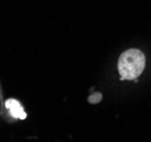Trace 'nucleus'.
I'll list each match as a JSON object with an SVG mask.
<instances>
[{
	"instance_id": "7ed1b4c3",
	"label": "nucleus",
	"mask_w": 151,
	"mask_h": 142,
	"mask_svg": "<svg viewBox=\"0 0 151 142\" xmlns=\"http://www.w3.org/2000/svg\"><path fill=\"white\" fill-rule=\"evenodd\" d=\"M101 93H94V94H92L90 98H89V101L92 102V104H97L98 101L101 100Z\"/></svg>"
},
{
	"instance_id": "f257e3e1",
	"label": "nucleus",
	"mask_w": 151,
	"mask_h": 142,
	"mask_svg": "<svg viewBox=\"0 0 151 142\" xmlns=\"http://www.w3.org/2000/svg\"><path fill=\"white\" fill-rule=\"evenodd\" d=\"M145 67V56L139 49H129L118 59V72L121 80H135Z\"/></svg>"
},
{
	"instance_id": "f03ea898",
	"label": "nucleus",
	"mask_w": 151,
	"mask_h": 142,
	"mask_svg": "<svg viewBox=\"0 0 151 142\" xmlns=\"http://www.w3.org/2000/svg\"><path fill=\"white\" fill-rule=\"evenodd\" d=\"M6 107L9 109V112H10L13 117H15V118H21V120L26 118V112H24L22 105H21L17 100H15V99H9V100H7Z\"/></svg>"
}]
</instances>
